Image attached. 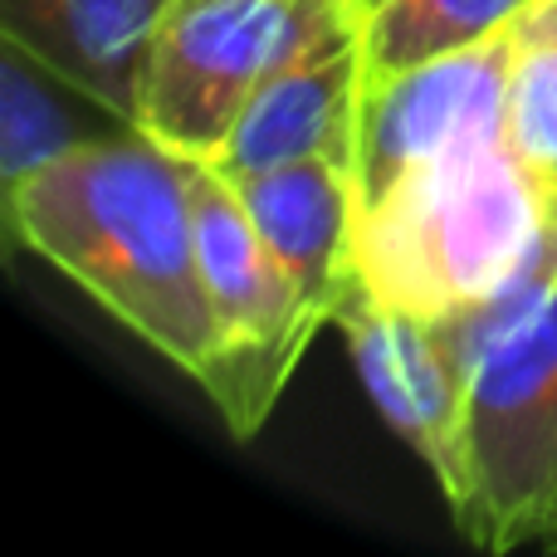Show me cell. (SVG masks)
Returning <instances> with one entry per match:
<instances>
[{"instance_id": "obj_1", "label": "cell", "mask_w": 557, "mask_h": 557, "mask_svg": "<svg viewBox=\"0 0 557 557\" xmlns=\"http://www.w3.org/2000/svg\"><path fill=\"white\" fill-rule=\"evenodd\" d=\"M10 245L74 278L157 357L201 376L221 347L196 264L186 162L127 127L5 186Z\"/></svg>"}, {"instance_id": "obj_2", "label": "cell", "mask_w": 557, "mask_h": 557, "mask_svg": "<svg viewBox=\"0 0 557 557\" xmlns=\"http://www.w3.org/2000/svg\"><path fill=\"white\" fill-rule=\"evenodd\" d=\"M557 240V215L504 137L441 152L357 215L352 264L372 298L425 323L490 304Z\"/></svg>"}, {"instance_id": "obj_3", "label": "cell", "mask_w": 557, "mask_h": 557, "mask_svg": "<svg viewBox=\"0 0 557 557\" xmlns=\"http://www.w3.org/2000/svg\"><path fill=\"white\" fill-rule=\"evenodd\" d=\"M455 529L484 553H557V284L465 382Z\"/></svg>"}, {"instance_id": "obj_4", "label": "cell", "mask_w": 557, "mask_h": 557, "mask_svg": "<svg viewBox=\"0 0 557 557\" xmlns=\"http://www.w3.org/2000/svg\"><path fill=\"white\" fill-rule=\"evenodd\" d=\"M347 35H357L347 0H166L137 133L186 162H215L278 69Z\"/></svg>"}, {"instance_id": "obj_5", "label": "cell", "mask_w": 557, "mask_h": 557, "mask_svg": "<svg viewBox=\"0 0 557 557\" xmlns=\"http://www.w3.org/2000/svg\"><path fill=\"white\" fill-rule=\"evenodd\" d=\"M186 191H191L196 264L221 333V347L196 386L215 401L235 441H250L270 421L274 401L284 396L288 376L298 372L308 343L327 327V318L304 304L278 255L255 231L231 176L215 172L211 162H186Z\"/></svg>"}, {"instance_id": "obj_6", "label": "cell", "mask_w": 557, "mask_h": 557, "mask_svg": "<svg viewBox=\"0 0 557 557\" xmlns=\"http://www.w3.org/2000/svg\"><path fill=\"white\" fill-rule=\"evenodd\" d=\"M509 29L494 35L490 45L372 78L362 88L357 137H352L357 215L382 201L401 176L435 162L450 147L480 143V137H504Z\"/></svg>"}, {"instance_id": "obj_7", "label": "cell", "mask_w": 557, "mask_h": 557, "mask_svg": "<svg viewBox=\"0 0 557 557\" xmlns=\"http://www.w3.org/2000/svg\"><path fill=\"white\" fill-rule=\"evenodd\" d=\"M333 327L343 333L372 406L382 421L421 455L450 499L460 484V435H465V376L450 362L441 333L425 318L372 298L362 284L337 308Z\"/></svg>"}, {"instance_id": "obj_8", "label": "cell", "mask_w": 557, "mask_h": 557, "mask_svg": "<svg viewBox=\"0 0 557 557\" xmlns=\"http://www.w3.org/2000/svg\"><path fill=\"white\" fill-rule=\"evenodd\" d=\"M162 10L166 0H0V35L117 127H137Z\"/></svg>"}, {"instance_id": "obj_9", "label": "cell", "mask_w": 557, "mask_h": 557, "mask_svg": "<svg viewBox=\"0 0 557 557\" xmlns=\"http://www.w3.org/2000/svg\"><path fill=\"white\" fill-rule=\"evenodd\" d=\"M367 88L362 45L357 35L333 39L313 54L278 69L270 84L250 98L235 133L225 137L215 172L250 176L288 162H337L352 172V137H357V103Z\"/></svg>"}, {"instance_id": "obj_10", "label": "cell", "mask_w": 557, "mask_h": 557, "mask_svg": "<svg viewBox=\"0 0 557 557\" xmlns=\"http://www.w3.org/2000/svg\"><path fill=\"white\" fill-rule=\"evenodd\" d=\"M250 211L255 231L278 255V264L298 284L304 304L323 313L327 323L347 294L357 288L352 235H357V191L352 172L337 162H288L270 172L231 176Z\"/></svg>"}, {"instance_id": "obj_11", "label": "cell", "mask_w": 557, "mask_h": 557, "mask_svg": "<svg viewBox=\"0 0 557 557\" xmlns=\"http://www.w3.org/2000/svg\"><path fill=\"white\" fill-rule=\"evenodd\" d=\"M529 5L533 0H386L357 29L367 84L445 54H465L474 45H490Z\"/></svg>"}, {"instance_id": "obj_12", "label": "cell", "mask_w": 557, "mask_h": 557, "mask_svg": "<svg viewBox=\"0 0 557 557\" xmlns=\"http://www.w3.org/2000/svg\"><path fill=\"white\" fill-rule=\"evenodd\" d=\"M504 143L557 215V0H533L509 29Z\"/></svg>"}, {"instance_id": "obj_13", "label": "cell", "mask_w": 557, "mask_h": 557, "mask_svg": "<svg viewBox=\"0 0 557 557\" xmlns=\"http://www.w3.org/2000/svg\"><path fill=\"white\" fill-rule=\"evenodd\" d=\"M45 78L49 69L39 59H29L15 39L0 35V186L25 182L29 172L84 143V133H74V117L45 88Z\"/></svg>"}, {"instance_id": "obj_14", "label": "cell", "mask_w": 557, "mask_h": 557, "mask_svg": "<svg viewBox=\"0 0 557 557\" xmlns=\"http://www.w3.org/2000/svg\"><path fill=\"white\" fill-rule=\"evenodd\" d=\"M386 0H347V10H352V20H357V29H362V20L367 15H376V10H382Z\"/></svg>"}]
</instances>
